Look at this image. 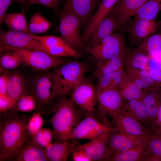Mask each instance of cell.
I'll list each match as a JSON object with an SVG mask.
<instances>
[{"label":"cell","instance_id":"1","mask_svg":"<svg viewBox=\"0 0 161 161\" xmlns=\"http://www.w3.org/2000/svg\"><path fill=\"white\" fill-rule=\"evenodd\" d=\"M0 113V161H11L26 138L28 118L12 110Z\"/></svg>","mask_w":161,"mask_h":161},{"label":"cell","instance_id":"2","mask_svg":"<svg viewBox=\"0 0 161 161\" xmlns=\"http://www.w3.org/2000/svg\"><path fill=\"white\" fill-rule=\"evenodd\" d=\"M72 99L61 96L53 106V114L48 121L54 135L60 141L68 139L71 133L84 117V110L76 107Z\"/></svg>","mask_w":161,"mask_h":161},{"label":"cell","instance_id":"3","mask_svg":"<svg viewBox=\"0 0 161 161\" xmlns=\"http://www.w3.org/2000/svg\"><path fill=\"white\" fill-rule=\"evenodd\" d=\"M30 94L35 101V112L45 115L52 112L55 100L62 96L55 71L37 78Z\"/></svg>","mask_w":161,"mask_h":161},{"label":"cell","instance_id":"4","mask_svg":"<svg viewBox=\"0 0 161 161\" xmlns=\"http://www.w3.org/2000/svg\"><path fill=\"white\" fill-rule=\"evenodd\" d=\"M1 46L5 50L16 52L21 58L23 64L35 70H47L67 62L63 58L53 56L45 52Z\"/></svg>","mask_w":161,"mask_h":161},{"label":"cell","instance_id":"5","mask_svg":"<svg viewBox=\"0 0 161 161\" xmlns=\"http://www.w3.org/2000/svg\"><path fill=\"white\" fill-rule=\"evenodd\" d=\"M89 69L87 64L75 61L66 62L55 71L62 96L66 95L83 77Z\"/></svg>","mask_w":161,"mask_h":161},{"label":"cell","instance_id":"6","mask_svg":"<svg viewBox=\"0 0 161 161\" xmlns=\"http://www.w3.org/2000/svg\"><path fill=\"white\" fill-rule=\"evenodd\" d=\"M81 23L80 19L75 14L62 9L59 27L60 37L71 48L78 52L82 47Z\"/></svg>","mask_w":161,"mask_h":161},{"label":"cell","instance_id":"7","mask_svg":"<svg viewBox=\"0 0 161 161\" xmlns=\"http://www.w3.org/2000/svg\"><path fill=\"white\" fill-rule=\"evenodd\" d=\"M128 49L123 37L119 33L112 34L93 46L89 50L97 63L103 62L123 53Z\"/></svg>","mask_w":161,"mask_h":161},{"label":"cell","instance_id":"8","mask_svg":"<svg viewBox=\"0 0 161 161\" xmlns=\"http://www.w3.org/2000/svg\"><path fill=\"white\" fill-rule=\"evenodd\" d=\"M97 110L103 117L109 116L112 119L120 112L123 105L119 88H108L96 91Z\"/></svg>","mask_w":161,"mask_h":161},{"label":"cell","instance_id":"9","mask_svg":"<svg viewBox=\"0 0 161 161\" xmlns=\"http://www.w3.org/2000/svg\"><path fill=\"white\" fill-rule=\"evenodd\" d=\"M71 92L75 103L87 113H93L97 104V92L91 80L84 76Z\"/></svg>","mask_w":161,"mask_h":161},{"label":"cell","instance_id":"10","mask_svg":"<svg viewBox=\"0 0 161 161\" xmlns=\"http://www.w3.org/2000/svg\"><path fill=\"white\" fill-rule=\"evenodd\" d=\"M92 114L87 113L72 131L68 139L92 140L112 128L101 123Z\"/></svg>","mask_w":161,"mask_h":161},{"label":"cell","instance_id":"11","mask_svg":"<svg viewBox=\"0 0 161 161\" xmlns=\"http://www.w3.org/2000/svg\"><path fill=\"white\" fill-rule=\"evenodd\" d=\"M32 35L48 53L53 56L78 58L80 56L79 53L71 48L61 37L34 34Z\"/></svg>","mask_w":161,"mask_h":161},{"label":"cell","instance_id":"12","mask_svg":"<svg viewBox=\"0 0 161 161\" xmlns=\"http://www.w3.org/2000/svg\"><path fill=\"white\" fill-rule=\"evenodd\" d=\"M1 30L0 34V44L1 46H8L47 52L32 37V34L21 31Z\"/></svg>","mask_w":161,"mask_h":161},{"label":"cell","instance_id":"13","mask_svg":"<svg viewBox=\"0 0 161 161\" xmlns=\"http://www.w3.org/2000/svg\"><path fill=\"white\" fill-rule=\"evenodd\" d=\"M113 128L87 143L80 144L78 149L83 151L91 161H108L109 157L108 140Z\"/></svg>","mask_w":161,"mask_h":161},{"label":"cell","instance_id":"14","mask_svg":"<svg viewBox=\"0 0 161 161\" xmlns=\"http://www.w3.org/2000/svg\"><path fill=\"white\" fill-rule=\"evenodd\" d=\"M157 28L154 20H149L135 15L128 34L130 43L132 45L141 44Z\"/></svg>","mask_w":161,"mask_h":161},{"label":"cell","instance_id":"15","mask_svg":"<svg viewBox=\"0 0 161 161\" xmlns=\"http://www.w3.org/2000/svg\"><path fill=\"white\" fill-rule=\"evenodd\" d=\"M149 0H119L110 13L115 17L119 27L124 25Z\"/></svg>","mask_w":161,"mask_h":161},{"label":"cell","instance_id":"16","mask_svg":"<svg viewBox=\"0 0 161 161\" xmlns=\"http://www.w3.org/2000/svg\"><path fill=\"white\" fill-rule=\"evenodd\" d=\"M49 161L45 149L30 140L26 139L11 161Z\"/></svg>","mask_w":161,"mask_h":161},{"label":"cell","instance_id":"17","mask_svg":"<svg viewBox=\"0 0 161 161\" xmlns=\"http://www.w3.org/2000/svg\"><path fill=\"white\" fill-rule=\"evenodd\" d=\"M142 100L147 114L146 128L153 127L154 126L158 112L161 106V88L144 90Z\"/></svg>","mask_w":161,"mask_h":161},{"label":"cell","instance_id":"18","mask_svg":"<svg viewBox=\"0 0 161 161\" xmlns=\"http://www.w3.org/2000/svg\"><path fill=\"white\" fill-rule=\"evenodd\" d=\"M113 120L116 126L113 128V131L120 132L134 136H143L147 137V129L134 118L120 112Z\"/></svg>","mask_w":161,"mask_h":161},{"label":"cell","instance_id":"19","mask_svg":"<svg viewBox=\"0 0 161 161\" xmlns=\"http://www.w3.org/2000/svg\"><path fill=\"white\" fill-rule=\"evenodd\" d=\"M76 139H69L51 144L45 148L49 161H66L80 144Z\"/></svg>","mask_w":161,"mask_h":161},{"label":"cell","instance_id":"20","mask_svg":"<svg viewBox=\"0 0 161 161\" xmlns=\"http://www.w3.org/2000/svg\"><path fill=\"white\" fill-rule=\"evenodd\" d=\"M119 27L115 16L109 13L91 33L86 43V49L89 51L95 45L112 35Z\"/></svg>","mask_w":161,"mask_h":161},{"label":"cell","instance_id":"21","mask_svg":"<svg viewBox=\"0 0 161 161\" xmlns=\"http://www.w3.org/2000/svg\"><path fill=\"white\" fill-rule=\"evenodd\" d=\"M119 0H102L94 15L88 21L82 35V46H84L93 31L110 13Z\"/></svg>","mask_w":161,"mask_h":161},{"label":"cell","instance_id":"22","mask_svg":"<svg viewBox=\"0 0 161 161\" xmlns=\"http://www.w3.org/2000/svg\"><path fill=\"white\" fill-rule=\"evenodd\" d=\"M148 150L147 138L143 136L131 148L124 152L110 156L108 161H145Z\"/></svg>","mask_w":161,"mask_h":161},{"label":"cell","instance_id":"23","mask_svg":"<svg viewBox=\"0 0 161 161\" xmlns=\"http://www.w3.org/2000/svg\"><path fill=\"white\" fill-rule=\"evenodd\" d=\"M143 136H134L112 131L108 140L109 157L128 150L135 145Z\"/></svg>","mask_w":161,"mask_h":161},{"label":"cell","instance_id":"24","mask_svg":"<svg viewBox=\"0 0 161 161\" xmlns=\"http://www.w3.org/2000/svg\"><path fill=\"white\" fill-rule=\"evenodd\" d=\"M100 0H67L62 9L77 16L82 24L88 21L92 11Z\"/></svg>","mask_w":161,"mask_h":161},{"label":"cell","instance_id":"25","mask_svg":"<svg viewBox=\"0 0 161 161\" xmlns=\"http://www.w3.org/2000/svg\"><path fill=\"white\" fill-rule=\"evenodd\" d=\"M7 92L13 106L19 98L28 94L27 85L21 75L18 73H14L8 75Z\"/></svg>","mask_w":161,"mask_h":161},{"label":"cell","instance_id":"26","mask_svg":"<svg viewBox=\"0 0 161 161\" xmlns=\"http://www.w3.org/2000/svg\"><path fill=\"white\" fill-rule=\"evenodd\" d=\"M120 112L136 120L146 128L147 117L142 100L134 99L127 101L122 106Z\"/></svg>","mask_w":161,"mask_h":161},{"label":"cell","instance_id":"27","mask_svg":"<svg viewBox=\"0 0 161 161\" xmlns=\"http://www.w3.org/2000/svg\"><path fill=\"white\" fill-rule=\"evenodd\" d=\"M145 41L133 52L128 50L127 52L124 61L127 64V67L148 70L149 55L145 47Z\"/></svg>","mask_w":161,"mask_h":161},{"label":"cell","instance_id":"28","mask_svg":"<svg viewBox=\"0 0 161 161\" xmlns=\"http://www.w3.org/2000/svg\"><path fill=\"white\" fill-rule=\"evenodd\" d=\"M126 77V73L123 68L106 74L98 78L96 91L108 88H119Z\"/></svg>","mask_w":161,"mask_h":161},{"label":"cell","instance_id":"29","mask_svg":"<svg viewBox=\"0 0 161 161\" xmlns=\"http://www.w3.org/2000/svg\"><path fill=\"white\" fill-rule=\"evenodd\" d=\"M9 31L24 32L32 34L30 32L25 16L23 12L6 14L3 20Z\"/></svg>","mask_w":161,"mask_h":161},{"label":"cell","instance_id":"30","mask_svg":"<svg viewBox=\"0 0 161 161\" xmlns=\"http://www.w3.org/2000/svg\"><path fill=\"white\" fill-rule=\"evenodd\" d=\"M128 50L116 57L107 60L97 65L95 75L98 78L102 75L123 68L126 54Z\"/></svg>","mask_w":161,"mask_h":161},{"label":"cell","instance_id":"31","mask_svg":"<svg viewBox=\"0 0 161 161\" xmlns=\"http://www.w3.org/2000/svg\"><path fill=\"white\" fill-rule=\"evenodd\" d=\"M119 89L123 99L126 101L134 99L142 100L144 90L139 88L127 75Z\"/></svg>","mask_w":161,"mask_h":161},{"label":"cell","instance_id":"32","mask_svg":"<svg viewBox=\"0 0 161 161\" xmlns=\"http://www.w3.org/2000/svg\"><path fill=\"white\" fill-rule=\"evenodd\" d=\"M147 129L148 141L147 155L153 154L161 156V129L153 127Z\"/></svg>","mask_w":161,"mask_h":161},{"label":"cell","instance_id":"33","mask_svg":"<svg viewBox=\"0 0 161 161\" xmlns=\"http://www.w3.org/2000/svg\"><path fill=\"white\" fill-rule=\"evenodd\" d=\"M52 26V24L40 12L34 13L30 18L28 25L31 33L39 34L47 32Z\"/></svg>","mask_w":161,"mask_h":161},{"label":"cell","instance_id":"34","mask_svg":"<svg viewBox=\"0 0 161 161\" xmlns=\"http://www.w3.org/2000/svg\"><path fill=\"white\" fill-rule=\"evenodd\" d=\"M161 10V0H149L137 11L135 15L149 20H154Z\"/></svg>","mask_w":161,"mask_h":161},{"label":"cell","instance_id":"35","mask_svg":"<svg viewBox=\"0 0 161 161\" xmlns=\"http://www.w3.org/2000/svg\"><path fill=\"white\" fill-rule=\"evenodd\" d=\"M0 55L1 66L7 69H13L22 63V60L19 55L16 52L10 51Z\"/></svg>","mask_w":161,"mask_h":161},{"label":"cell","instance_id":"36","mask_svg":"<svg viewBox=\"0 0 161 161\" xmlns=\"http://www.w3.org/2000/svg\"><path fill=\"white\" fill-rule=\"evenodd\" d=\"M35 102L31 94L24 95L19 98L10 109L18 112H30L34 110Z\"/></svg>","mask_w":161,"mask_h":161},{"label":"cell","instance_id":"37","mask_svg":"<svg viewBox=\"0 0 161 161\" xmlns=\"http://www.w3.org/2000/svg\"><path fill=\"white\" fill-rule=\"evenodd\" d=\"M145 44L149 56L161 57V34L151 36L145 40Z\"/></svg>","mask_w":161,"mask_h":161},{"label":"cell","instance_id":"38","mask_svg":"<svg viewBox=\"0 0 161 161\" xmlns=\"http://www.w3.org/2000/svg\"><path fill=\"white\" fill-rule=\"evenodd\" d=\"M43 120L40 114L35 112L28 118L26 126L27 136L32 140L35 134L41 128Z\"/></svg>","mask_w":161,"mask_h":161},{"label":"cell","instance_id":"39","mask_svg":"<svg viewBox=\"0 0 161 161\" xmlns=\"http://www.w3.org/2000/svg\"><path fill=\"white\" fill-rule=\"evenodd\" d=\"M54 135L53 131L51 129L41 128L35 134L31 140L46 148L52 143V140Z\"/></svg>","mask_w":161,"mask_h":161},{"label":"cell","instance_id":"40","mask_svg":"<svg viewBox=\"0 0 161 161\" xmlns=\"http://www.w3.org/2000/svg\"><path fill=\"white\" fill-rule=\"evenodd\" d=\"M126 70L143 80L150 89L160 88L152 79L148 70H140L129 67H127Z\"/></svg>","mask_w":161,"mask_h":161},{"label":"cell","instance_id":"41","mask_svg":"<svg viewBox=\"0 0 161 161\" xmlns=\"http://www.w3.org/2000/svg\"><path fill=\"white\" fill-rule=\"evenodd\" d=\"M61 0H27L25 6L27 7L33 4H36L57 10Z\"/></svg>","mask_w":161,"mask_h":161},{"label":"cell","instance_id":"42","mask_svg":"<svg viewBox=\"0 0 161 161\" xmlns=\"http://www.w3.org/2000/svg\"><path fill=\"white\" fill-rule=\"evenodd\" d=\"M13 104L7 95L0 96V112L4 113L10 110Z\"/></svg>","mask_w":161,"mask_h":161},{"label":"cell","instance_id":"43","mask_svg":"<svg viewBox=\"0 0 161 161\" xmlns=\"http://www.w3.org/2000/svg\"><path fill=\"white\" fill-rule=\"evenodd\" d=\"M161 70V57H153L149 56L147 69Z\"/></svg>","mask_w":161,"mask_h":161},{"label":"cell","instance_id":"44","mask_svg":"<svg viewBox=\"0 0 161 161\" xmlns=\"http://www.w3.org/2000/svg\"><path fill=\"white\" fill-rule=\"evenodd\" d=\"M72 158L74 161H91L83 151L78 148L72 153Z\"/></svg>","mask_w":161,"mask_h":161},{"label":"cell","instance_id":"45","mask_svg":"<svg viewBox=\"0 0 161 161\" xmlns=\"http://www.w3.org/2000/svg\"><path fill=\"white\" fill-rule=\"evenodd\" d=\"M12 0H0V24L3 23V20L6 12L10 5Z\"/></svg>","mask_w":161,"mask_h":161},{"label":"cell","instance_id":"46","mask_svg":"<svg viewBox=\"0 0 161 161\" xmlns=\"http://www.w3.org/2000/svg\"><path fill=\"white\" fill-rule=\"evenodd\" d=\"M8 75L4 74L0 77V96L7 95V88Z\"/></svg>","mask_w":161,"mask_h":161},{"label":"cell","instance_id":"47","mask_svg":"<svg viewBox=\"0 0 161 161\" xmlns=\"http://www.w3.org/2000/svg\"><path fill=\"white\" fill-rule=\"evenodd\" d=\"M148 71L152 79L161 88V70L150 69Z\"/></svg>","mask_w":161,"mask_h":161},{"label":"cell","instance_id":"48","mask_svg":"<svg viewBox=\"0 0 161 161\" xmlns=\"http://www.w3.org/2000/svg\"><path fill=\"white\" fill-rule=\"evenodd\" d=\"M145 161H161V156L153 154L148 155Z\"/></svg>","mask_w":161,"mask_h":161},{"label":"cell","instance_id":"49","mask_svg":"<svg viewBox=\"0 0 161 161\" xmlns=\"http://www.w3.org/2000/svg\"><path fill=\"white\" fill-rule=\"evenodd\" d=\"M161 123V106L160 107L158 112L156 121L154 127H157Z\"/></svg>","mask_w":161,"mask_h":161},{"label":"cell","instance_id":"50","mask_svg":"<svg viewBox=\"0 0 161 161\" xmlns=\"http://www.w3.org/2000/svg\"><path fill=\"white\" fill-rule=\"evenodd\" d=\"M17 2L20 5H25L27 0H16Z\"/></svg>","mask_w":161,"mask_h":161},{"label":"cell","instance_id":"51","mask_svg":"<svg viewBox=\"0 0 161 161\" xmlns=\"http://www.w3.org/2000/svg\"><path fill=\"white\" fill-rule=\"evenodd\" d=\"M157 127H158L161 129V123L158 125Z\"/></svg>","mask_w":161,"mask_h":161}]
</instances>
